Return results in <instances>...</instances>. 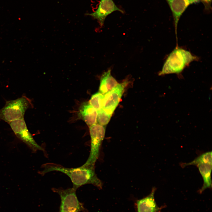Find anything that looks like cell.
I'll return each mask as SVG.
<instances>
[{"label":"cell","mask_w":212,"mask_h":212,"mask_svg":"<svg viewBox=\"0 0 212 212\" xmlns=\"http://www.w3.org/2000/svg\"><path fill=\"white\" fill-rule=\"evenodd\" d=\"M53 171L60 172L68 176L72 183V188L76 190L87 184H92L100 189L102 186V182L95 173V167L82 165L76 168H69L55 164L47 163L44 165L40 174L44 175Z\"/></svg>","instance_id":"cell-1"},{"label":"cell","mask_w":212,"mask_h":212,"mask_svg":"<svg viewBox=\"0 0 212 212\" xmlns=\"http://www.w3.org/2000/svg\"><path fill=\"white\" fill-rule=\"evenodd\" d=\"M198 59L189 51L177 46L168 56L158 75L179 74L191 62Z\"/></svg>","instance_id":"cell-2"},{"label":"cell","mask_w":212,"mask_h":212,"mask_svg":"<svg viewBox=\"0 0 212 212\" xmlns=\"http://www.w3.org/2000/svg\"><path fill=\"white\" fill-rule=\"evenodd\" d=\"M29 100L23 96L16 100L6 101L0 109V119L8 123L24 118L26 110L31 106Z\"/></svg>","instance_id":"cell-3"},{"label":"cell","mask_w":212,"mask_h":212,"mask_svg":"<svg viewBox=\"0 0 212 212\" xmlns=\"http://www.w3.org/2000/svg\"><path fill=\"white\" fill-rule=\"evenodd\" d=\"M89 130L91 138L90 153L87 161L82 165L95 167L105 137V127L104 126L95 124L90 126Z\"/></svg>","instance_id":"cell-4"},{"label":"cell","mask_w":212,"mask_h":212,"mask_svg":"<svg viewBox=\"0 0 212 212\" xmlns=\"http://www.w3.org/2000/svg\"><path fill=\"white\" fill-rule=\"evenodd\" d=\"M52 190L59 195L61 203L59 212H80L85 211L82 203L77 197L76 190L73 188L66 189L53 188Z\"/></svg>","instance_id":"cell-5"},{"label":"cell","mask_w":212,"mask_h":212,"mask_svg":"<svg viewBox=\"0 0 212 212\" xmlns=\"http://www.w3.org/2000/svg\"><path fill=\"white\" fill-rule=\"evenodd\" d=\"M9 124L16 136L33 152L38 150L44 151L43 148L36 142L29 131L24 118L14 121Z\"/></svg>","instance_id":"cell-6"},{"label":"cell","mask_w":212,"mask_h":212,"mask_svg":"<svg viewBox=\"0 0 212 212\" xmlns=\"http://www.w3.org/2000/svg\"><path fill=\"white\" fill-rule=\"evenodd\" d=\"M126 81L119 83L112 90L104 95L102 109L108 113H113L118 105L127 83Z\"/></svg>","instance_id":"cell-7"},{"label":"cell","mask_w":212,"mask_h":212,"mask_svg":"<svg viewBox=\"0 0 212 212\" xmlns=\"http://www.w3.org/2000/svg\"><path fill=\"white\" fill-rule=\"evenodd\" d=\"M116 11L122 13L124 12L116 5L113 0H100L97 9L88 15L97 19L100 26H102L106 17Z\"/></svg>","instance_id":"cell-8"},{"label":"cell","mask_w":212,"mask_h":212,"mask_svg":"<svg viewBox=\"0 0 212 212\" xmlns=\"http://www.w3.org/2000/svg\"><path fill=\"white\" fill-rule=\"evenodd\" d=\"M172 13L175 27V33L177 35V28L181 16L188 7L191 4L200 2V0H165Z\"/></svg>","instance_id":"cell-9"},{"label":"cell","mask_w":212,"mask_h":212,"mask_svg":"<svg viewBox=\"0 0 212 212\" xmlns=\"http://www.w3.org/2000/svg\"><path fill=\"white\" fill-rule=\"evenodd\" d=\"M156 188L153 187L148 196L137 201L136 203L137 212H158L161 208L157 204L154 194Z\"/></svg>","instance_id":"cell-10"},{"label":"cell","mask_w":212,"mask_h":212,"mask_svg":"<svg viewBox=\"0 0 212 212\" xmlns=\"http://www.w3.org/2000/svg\"><path fill=\"white\" fill-rule=\"evenodd\" d=\"M80 115L89 126L96 124L97 111L88 102L83 103L80 107Z\"/></svg>","instance_id":"cell-11"},{"label":"cell","mask_w":212,"mask_h":212,"mask_svg":"<svg viewBox=\"0 0 212 212\" xmlns=\"http://www.w3.org/2000/svg\"><path fill=\"white\" fill-rule=\"evenodd\" d=\"M111 69H108L103 73L100 77L99 91L103 95L112 90L119 84L111 75Z\"/></svg>","instance_id":"cell-12"},{"label":"cell","mask_w":212,"mask_h":212,"mask_svg":"<svg viewBox=\"0 0 212 212\" xmlns=\"http://www.w3.org/2000/svg\"><path fill=\"white\" fill-rule=\"evenodd\" d=\"M212 165V164L204 163L196 166L198 169L203 181L202 186L198 191L200 193H202L206 189L211 188H212L211 177Z\"/></svg>","instance_id":"cell-13"},{"label":"cell","mask_w":212,"mask_h":212,"mask_svg":"<svg viewBox=\"0 0 212 212\" xmlns=\"http://www.w3.org/2000/svg\"><path fill=\"white\" fill-rule=\"evenodd\" d=\"M212 151H208L200 155L193 160L188 163H182L180 164L181 167L184 168L190 165H197L202 163L212 164Z\"/></svg>","instance_id":"cell-14"},{"label":"cell","mask_w":212,"mask_h":212,"mask_svg":"<svg viewBox=\"0 0 212 212\" xmlns=\"http://www.w3.org/2000/svg\"><path fill=\"white\" fill-rule=\"evenodd\" d=\"M104 95L100 92L93 95L90 100V104L97 111L102 108Z\"/></svg>","instance_id":"cell-15"},{"label":"cell","mask_w":212,"mask_h":212,"mask_svg":"<svg viewBox=\"0 0 212 212\" xmlns=\"http://www.w3.org/2000/svg\"><path fill=\"white\" fill-rule=\"evenodd\" d=\"M97 121L98 124L105 126L109 122L112 114L106 112L102 108L97 111Z\"/></svg>","instance_id":"cell-16"},{"label":"cell","mask_w":212,"mask_h":212,"mask_svg":"<svg viewBox=\"0 0 212 212\" xmlns=\"http://www.w3.org/2000/svg\"><path fill=\"white\" fill-rule=\"evenodd\" d=\"M204 6L205 9L209 11L211 9V3L212 0H200Z\"/></svg>","instance_id":"cell-17"}]
</instances>
